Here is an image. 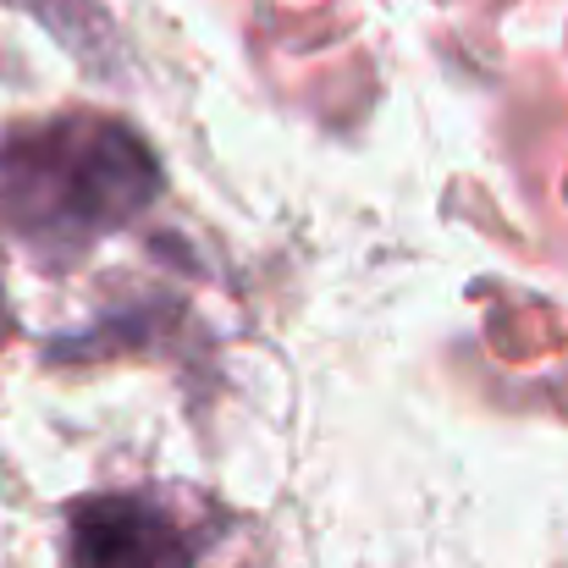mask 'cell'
Here are the masks:
<instances>
[{"mask_svg":"<svg viewBox=\"0 0 568 568\" xmlns=\"http://www.w3.org/2000/svg\"><path fill=\"white\" fill-rule=\"evenodd\" d=\"M0 315H6V310H0Z\"/></svg>","mask_w":568,"mask_h":568,"instance_id":"3","label":"cell"},{"mask_svg":"<svg viewBox=\"0 0 568 568\" xmlns=\"http://www.w3.org/2000/svg\"><path fill=\"white\" fill-rule=\"evenodd\" d=\"M199 536L161 503L100 497L72 508V568H193Z\"/></svg>","mask_w":568,"mask_h":568,"instance_id":"2","label":"cell"},{"mask_svg":"<svg viewBox=\"0 0 568 568\" xmlns=\"http://www.w3.org/2000/svg\"><path fill=\"white\" fill-rule=\"evenodd\" d=\"M150 150L116 128L67 116L0 144V232L39 254H72L155 199Z\"/></svg>","mask_w":568,"mask_h":568,"instance_id":"1","label":"cell"}]
</instances>
